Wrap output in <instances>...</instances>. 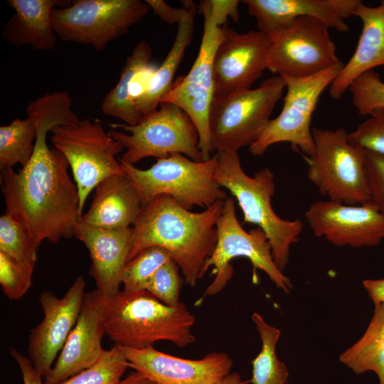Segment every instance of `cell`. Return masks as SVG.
Wrapping results in <instances>:
<instances>
[{"mask_svg":"<svg viewBox=\"0 0 384 384\" xmlns=\"http://www.w3.org/2000/svg\"><path fill=\"white\" fill-rule=\"evenodd\" d=\"M66 91L47 92L32 100L26 114L35 122L37 136L32 157L15 171L1 170L0 181L6 213L18 221L36 244L57 243L75 237L82 215L78 186L68 173L69 163L46 143L47 134L58 125L80 119Z\"/></svg>","mask_w":384,"mask_h":384,"instance_id":"obj_1","label":"cell"},{"mask_svg":"<svg viewBox=\"0 0 384 384\" xmlns=\"http://www.w3.org/2000/svg\"><path fill=\"white\" fill-rule=\"evenodd\" d=\"M224 201L193 213L167 195L142 206L132 228L127 262L145 249L159 247L180 267L184 280L195 287L204 276L203 267L217 242L216 223Z\"/></svg>","mask_w":384,"mask_h":384,"instance_id":"obj_2","label":"cell"},{"mask_svg":"<svg viewBox=\"0 0 384 384\" xmlns=\"http://www.w3.org/2000/svg\"><path fill=\"white\" fill-rule=\"evenodd\" d=\"M92 294L100 309L105 334L115 346L141 349L167 341L183 348L196 340L191 332L195 317L182 302L166 305L146 290L120 291L107 297L96 290Z\"/></svg>","mask_w":384,"mask_h":384,"instance_id":"obj_3","label":"cell"},{"mask_svg":"<svg viewBox=\"0 0 384 384\" xmlns=\"http://www.w3.org/2000/svg\"><path fill=\"white\" fill-rule=\"evenodd\" d=\"M215 178L218 184L235 198L243 214V223H251L266 235L277 267L283 271L289 259L292 245L299 240L304 228L299 219L279 218L271 201L274 194V174L267 167L252 177L243 171L238 153L216 151Z\"/></svg>","mask_w":384,"mask_h":384,"instance_id":"obj_4","label":"cell"},{"mask_svg":"<svg viewBox=\"0 0 384 384\" xmlns=\"http://www.w3.org/2000/svg\"><path fill=\"white\" fill-rule=\"evenodd\" d=\"M118 159L136 188L142 206L156 196L167 195L190 210L195 206L208 208L228 197L215 178V154L205 161H195L181 154H174L157 159L146 169Z\"/></svg>","mask_w":384,"mask_h":384,"instance_id":"obj_5","label":"cell"},{"mask_svg":"<svg viewBox=\"0 0 384 384\" xmlns=\"http://www.w3.org/2000/svg\"><path fill=\"white\" fill-rule=\"evenodd\" d=\"M286 83L277 75L269 78L255 89L215 97L208 124L212 151L238 153L250 146L263 132Z\"/></svg>","mask_w":384,"mask_h":384,"instance_id":"obj_6","label":"cell"},{"mask_svg":"<svg viewBox=\"0 0 384 384\" xmlns=\"http://www.w3.org/2000/svg\"><path fill=\"white\" fill-rule=\"evenodd\" d=\"M314 154L305 157L307 176L329 201L360 205L369 201L366 150L353 144L343 129L312 127Z\"/></svg>","mask_w":384,"mask_h":384,"instance_id":"obj_7","label":"cell"},{"mask_svg":"<svg viewBox=\"0 0 384 384\" xmlns=\"http://www.w3.org/2000/svg\"><path fill=\"white\" fill-rule=\"evenodd\" d=\"M110 135L123 146L119 157L134 165L147 157L156 159L181 154L195 161H203L199 135L193 121L177 105L162 102L159 108L139 123L129 126L109 124Z\"/></svg>","mask_w":384,"mask_h":384,"instance_id":"obj_8","label":"cell"},{"mask_svg":"<svg viewBox=\"0 0 384 384\" xmlns=\"http://www.w3.org/2000/svg\"><path fill=\"white\" fill-rule=\"evenodd\" d=\"M50 133L54 148L69 163L82 213L89 194L101 181L112 176L125 175L117 157L124 149L105 132L99 120L85 118L74 124L56 126Z\"/></svg>","mask_w":384,"mask_h":384,"instance_id":"obj_9","label":"cell"},{"mask_svg":"<svg viewBox=\"0 0 384 384\" xmlns=\"http://www.w3.org/2000/svg\"><path fill=\"white\" fill-rule=\"evenodd\" d=\"M217 242L213 255L203 267L204 274L213 267L215 278L206 288L201 299L215 295L222 291L231 279L233 268L230 261L235 257L248 259L253 267V277L256 270L263 271L274 284L285 293L292 289L290 279L276 265L272 255L271 245L265 233L259 228L245 230L236 216L235 199L227 197L222 212L216 223Z\"/></svg>","mask_w":384,"mask_h":384,"instance_id":"obj_10","label":"cell"},{"mask_svg":"<svg viewBox=\"0 0 384 384\" xmlns=\"http://www.w3.org/2000/svg\"><path fill=\"white\" fill-rule=\"evenodd\" d=\"M150 10L141 0H75L69 6L55 7L50 21L61 41L89 45L100 51L125 35Z\"/></svg>","mask_w":384,"mask_h":384,"instance_id":"obj_11","label":"cell"},{"mask_svg":"<svg viewBox=\"0 0 384 384\" xmlns=\"http://www.w3.org/2000/svg\"><path fill=\"white\" fill-rule=\"evenodd\" d=\"M343 65L340 60L306 78L282 77L287 90L282 109L249 146L250 153L260 156L274 144L287 142L293 149L304 154V157L313 156L315 149L311 127L313 114L322 92L330 87Z\"/></svg>","mask_w":384,"mask_h":384,"instance_id":"obj_12","label":"cell"},{"mask_svg":"<svg viewBox=\"0 0 384 384\" xmlns=\"http://www.w3.org/2000/svg\"><path fill=\"white\" fill-rule=\"evenodd\" d=\"M203 31L198 55L191 69L174 82L161 102L174 104L183 110L195 124L199 135V149L203 161L212 156L208 117L215 97L213 64L222 31L212 15L210 0L201 1Z\"/></svg>","mask_w":384,"mask_h":384,"instance_id":"obj_13","label":"cell"},{"mask_svg":"<svg viewBox=\"0 0 384 384\" xmlns=\"http://www.w3.org/2000/svg\"><path fill=\"white\" fill-rule=\"evenodd\" d=\"M329 29L319 19L301 16L270 35L272 44L267 70L281 77L300 78L317 74L338 63Z\"/></svg>","mask_w":384,"mask_h":384,"instance_id":"obj_14","label":"cell"},{"mask_svg":"<svg viewBox=\"0 0 384 384\" xmlns=\"http://www.w3.org/2000/svg\"><path fill=\"white\" fill-rule=\"evenodd\" d=\"M221 31L213 64L215 97L251 89L267 69L272 44L270 35L259 30L239 33L225 23Z\"/></svg>","mask_w":384,"mask_h":384,"instance_id":"obj_15","label":"cell"},{"mask_svg":"<svg viewBox=\"0 0 384 384\" xmlns=\"http://www.w3.org/2000/svg\"><path fill=\"white\" fill-rule=\"evenodd\" d=\"M85 281L78 277L61 298L52 292L43 291L39 296L43 311L42 321L31 329L28 354L35 369L43 377L51 370L76 324L86 292Z\"/></svg>","mask_w":384,"mask_h":384,"instance_id":"obj_16","label":"cell"},{"mask_svg":"<svg viewBox=\"0 0 384 384\" xmlns=\"http://www.w3.org/2000/svg\"><path fill=\"white\" fill-rule=\"evenodd\" d=\"M304 216L316 237L337 246L371 247L384 240V215L369 201L347 205L316 201Z\"/></svg>","mask_w":384,"mask_h":384,"instance_id":"obj_17","label":"cell"},{"mask_svg":"<svg viewBox=\"0 0 384 384\" xmlns=\"http://www.w3.org/2000/svg\"><path fill=\"white\" fill-rule=\"evenodd\" d=\"M118 347L129 368L158 384H215L230 373L233 366L232 359L223 352H212L191 360L164 353L154 347Z\"/></svg>","mask_w":384,"mask_h":384,"instance_id":"obj_18","label":"cell"},{"mask_svg":"<svg viewBox=\"0 0 384 384\" xmlns=\"http://www.w3.org/2000/svg\"><path fill=\"white\" fill-rule=\"evenodd\" d=\"M360 0H244L248 14L253 16L259 31L273 34L295 18L309 16L320 20L329 28L346 32L344 21L352 16Z\"/></svg>","mask_w":384,"mask_h":384,"instance_id":"obj_19","label":"cell"},{"mask_svg":"<svg viewBox=\"0 0 384 384\" xmlns=\"http://www.w3.org/2000/svg\"><path fill=\"white\" fill-rule=\"evenodd\" d=\"M105 334L100 309L92 292H86L76 324L44 383L58 384L94 365L105 351L102 346Z\"/></svg>","mask_w":384,"mask_h":384,"instance_id":"obj_20","label":"cell"},{"mask_svg":"<svg viewBox=\"0 0 384 384\" xmlns=\"http://www.w3.org/2000/svg\"><path fill=\"white\" fill-rule=\"evenodd\" d=\"M132 228L105 230L79 221L75 238L86 246L91 260L89 274L94 279L97 292L112 297L120 292L122 274L127 263Z\"/></svg>","mask_w":384,"mask_h":384,"instance_id":"obj_21","label":"cell"},{"mask_svg":"<svg viewBox=\"0 0 384 384\" xmlns=\"http://www.w3.org/2000/svg\"><path fill=\"white\" fill-rule=\"evenodd\" d=\"M352 16L361 19L363 28L355 52L329 87L334 100H339L361 75L384 65V1L373 7L360 1Z\"/></svg>","mask_w":384,"mask_h":384,"instance_id":"obj_22","label":"cell"},{"mask_svg":"<svg viewBox=\"0 0 384 384\" xmlns=\"http://www.w3.org/2000/svg\"><path fill=\"white\" fill-rule=\"evenodd\" d=\"M142 208L139 195L126 175H116L101 181L95 188L89 210L80 222L105 230L130 228Z\"/></svg>","mask_w":384,"mask_h":384,"instance_id":"obj_23","label":"cell"},{"mask_svg":"<svg viewBox=\"0 0 384 384\" xmlns=\"http://www.w3.org/2000/svg\"><path fill=\"white\" fill-rule=\"evenodd\" d=\"M70 0H8L14 11L2 31L3 38L16 47L29 46L40 51L53 50L57 43L50 14L55 7L69 6Z\"/></svg>","mask_w":384,"mask_h":384,"instance_id":"obj_24","label":"cell"},{"mask_svg":"<svg viewBox=\"0 0 384 384\" xmlns=\"http://www.w3.org/2000/svg\"><path fill=\"white\" fill-rule=\"evenodd\" d=\"M181 2L186 7V13L178 24L173 44L161 65L152 74L144 92L135 100V107L141 121L158 109L162 99L171 88L174 74L193 38L197 6L193 1Z\"/></svg>","mask_w":384,"mask_h":384,"instance_id":"obj_25","label":"cell"},{"mask_svg":"<svg viewBox=\"0 0 384 384\" xmlns=\"http://www.w3.org/2000/svg\"><path fill=\"white\" fill-rule=\"evenodd\" d=\"M152 48L145 41L139 42L127 58L119 80L103 98L101 110L103 114L117 118L123 124L133 126L140 122L129 94L132 80L149 66Z\"/></svg>","mask_w":384,"mask_h":384,"instance_id":"obj_26","label":"cell"},{"mask_svg":"<svg viewBox=\"0 0 384 384\" xmlns=\"http://www.w3.org/2000/svg\"><path fill=\"white\" fill-rule=\"evenodd\" d=\"M339 361L356 374L374 372L384 384V303L375 305L363 335L344 351Z\"/></svg>","mask_w":384,"mask_h":384,"instance_id":"obj_27","label":"cell"},{"mask_svg":"<svg viewBox=\"0 0 384 384\" xmlns=\"http://www.w3.org/2000/svg\"><path fill=\"white\" fill-rule=\"evenodd\" d=\"M252 319L262 341V348L252 360V384H287L288 370L276 354V345L280 331L268 324L258 313Z\"/></svg>","mask_w":384,"mask_h":384,"instance_id":"obj_28","label":"cell"},{"mask_svg":"<svg viewBox=\"0 0 384 384\" xmlns=\"http://www.w3.org/2000/svg\"><path fill=\"white\" fill-rule=\"evenodd\" d=\"M36 136V125L30 117L1 126L0 170L26 165L33 154Z\"/></svg>","mask_w":384,"mask_h":384,"instance_id":"obj_29","label":"cell"},{"mask_svg":"<svg viewBox=\"0 0 384 384\" xmlns=\"http://www.w3.org/2000/svg\"><path fill=\"white\" fill-rule=\"evenodd\" d=\"M171 260L168 252L161 247L145 249L126 264L122 274V291L138 292L146 290L158 270Z\"/></svg>","mask_w":384,"mask_h":384,"instance_id":"obj_30","label":"cell"},{"mask_svg":"<svg viewBox=\"0 0 384 384\" xmlns=\"http://www.w3.org/2000/svg\"><path fill=\"white\" fill-rule=\"evenodd\" d=\"M127 368L124 355L114 345L94 365L58 384H117Z\"/></svg>","mask_w":384,"mask_h":384,"instance_id":"obj_31","label":"cell"},{"mask_svg":"<svg viewBox=\"0 0 384 384\" xmlns=\"http://www.w3.org/2000/svg\"><path fill=\"white\" fill-rule=\"evenodd\" d=\"M39 246L26 230L10 215L0 218V252L11 257L36 266Z\"/></svg>","mask_w":384,"mask_h":384,"instance_id":"obj_32","label":"cell"},{"mask_svg":"<svg viewBox=\"0 0 384 384\" xmlns=\"http://www.w3.org/2000/svg\"><path fill=\"white\" fill-rule=\"evenodd\" d=\"M348 90L353 105L360 114L368 115L373 110L384 107V82L373 70L358 77Z\"/></svg>","mask_w":384,"mask_h":384,"instance_id":"obj_33","label":"cell"},{"mask_svg":"<svg viewBox=\"0 0 384 384\" xmlns=\"http://www.w3.org/2000/svg\"><path fill=\"white\" fill-rule=\"evenodd\" d=\"M34 268L0 252V284L7 298L15 301L26 294L32 284Z\"/></svg>","mask_w":384,"mask_h":384,"instance_id":"obj_34","label":"cell"},{"mask_svg":"<svg viewBox=\"0 0 384 384\" xmlns=\"http://www.w3.org/2000/svg\"><path fill=\"white\" fill-rule=\"evenodd\" d=\"M183 280L178 274V266L170 260L161 266L153 277L146 291L166 305L178 304Z\"/></svg>","mask_w":384,"mask_h":384,"instance_id":"obj_35","label":"cell"},{"mask_svg":"<svg viewBox=\"0 0 384 384\" xmlns=\"http://www.w3.org/2000/svg\"><path fill=\"white\" fill-rule=\"evenodd\" d=\"M369 117L348 133L351 143L367 151L384 155V107L373 110Z\"/></svg>","mask_w":384,"mask_h":384,"instance_id":"obj_36","label":"cell"},{"mask_svg":"<svg viewBox=\"0 0 384 384\" xmlns=\"http://www.w3.org/2000/svg\"><path fill=\"white\" fill-rule=\"evenodd\" d=\"M365 171L369 202L384 215V155L366 150Z\"/></svg>","mask_w":384,"mask_h":384,"instance_id":"obj_37","label":"cell"},{"mask_svg":"<svg viewBox=\"0 0 384 384\" xmlns=\"http://www.w3.org/2000/svg\"><path fill=\"white\" fill-rule=\"evenodd\" d=\"M150 9L159 18L169 24L179 23L186 13V7L182 4L181 8H174L163 0H146Z\"/></svg>","mask_w":384,"mask_h":384,"instance_id":"obj_38","label":"cell"},{"mask_svg":"<svg viewBox=\"0 0 384 384\" xmlns=\"http://www.w3.org/2000/svg\"><path fill=\"white\" fill-rule=\"evenodd\" d=\"M9 353L19 368L23 384H45L43 377L35 369L28 358L14 348L9 350Z\"/></svg>","mask_w":384,"mask_h":384,"instance_id":"obj_39","label":"cell"},{"mask_svg":"<svg viewBox=\"0 0 384 384\" xmlns=\"http://www.w3.org/2000/svg\"><path fill=\"white\" fill-rule=\"evenodd\" d=\"M210 3L212 15L220 26L225 23L228 16L235 22L238 21L239 1L210 0Z\"/></svg>","mask_w":384,"mask_h":384,"instance_id":"obj_40","label":"cell"},{"mask_svg":"<svg viewBox=\"0 0 384 384\" xmlns=\"http://www.w3.org/2000/svg\"><path fill=\"white\" fill-rule=\"evenodd\" d=\"M363 285L374 305L384 303V278L365 279Z\"/></svg>","mask_w":384,"mask_h":384,"instance_id":"obj_41","label":"cell"},{"mask_svg":"<svg viewBox=\"0 0 384 384\" xmlns=\"http://www.w3.org/2000/svg\"><path fill=\"white\" fill-rule=\"evenodd\" d=\"M117 384H158L150 378H147L142 373L134 371L127 376L125 378L120 380Z\"/></svg>","mask_w":384,"mask_h":384,"instance_id":"obj_42","label":"cell"},{"mask_svg":"<svg viewBox=\"0 0 384 384\" xmlns=\"http://www.w3.org/2000/svg\"><path fill=\"white\" fill-rule=\"evenodd\" d=\"M215 384H243L239 373L236 372L229 373L223 378Z\"/></svg>","mask_w":384,"mask_h":384,"instance_id":"obj_43","label":"cell"}]
</instances>
